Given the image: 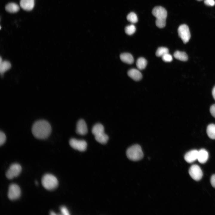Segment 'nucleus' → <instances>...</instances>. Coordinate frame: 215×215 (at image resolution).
Segmentation results:
<instances>
[{"mask_svg": "<svg viewBox=\"0 0 215 215\" xmlns=\"http://www.w3.org/2000/svg\"><path fill=\"white\" fill-rule=\"evenodd\" d=\"M206 132L208 137L212 139H215V125H209L207 128Z\"/></svg>", "mask_w": 215, "mask_h": 215, "instance_id": "obj_20", "label": "nucleus"}, {"mask_svg": "<svg viewBox=\"0 0 215 215\" xmlns=\"http://www.w3.org/2000/svg\"><path fill=\"white\" fill-rule=\"evenodd\" d=\"M20 4L24 10L30 11L33 8L34 6V0H20Z\"/></svg>", "mask_w": 215, "mask_h": 215, "instance_id": "obj_13", "label": "nucleus"}, {"mask_svg": "<svg viewBox=\"0 0 215 215\" xmlns=\"http://www.w3.org/2000/svg\"><path fill=\"white\" fill-rule=\"evenodd\" d=\"M5 9L9 12L14 13L17 12L19 10V7L18 4L15 3H10L5 6Z\"/></svg>", "mask_w": 215, "mask_h": 215, "instance_id": "obj_17", "label": "nucleus"}, {"mask_svg": "<svg viewBox=\"0 0 215 215\" xmlns=\"http://www.w3.org/2000/svg\"><path fill=\"white\" fill-rule=\"evenodd\" d=\"M197 0V1H202V0Z\"/></svg>", "mask_w": 215, "mask_h": 215, "instance_id": "obj_34", "label": "nucleus"}, {"mask_svg": "<svg viewBox=\"0 0 215 215\" xmlns=\"http://www.w3.org/2000/svg\"><path fill=\"white\" fill-rule=\"evenodd\" d=\"M198 151L196 150H191L185 155V160L188 163H191L197 159Z\"/></svg>", "mask_w": 215, "mask_h": 215, "instance_id": "obj_12", "label": "nucleus"}, {"mask_svg": "<svg viewBox=\"0 0 215 215\" xmlns=\"http://www.w3.org/2000/svg\"><path fill=\"white\" fill-rule=\"evenodd\" d=\"M211 183L212 186L215 188V174L211 176Z\"/></svg>", "mask_w": 215, "mask_h": 215, "instance_id": "obj_30", "label": "nucleus"}, {"mask_svg": "<svg viewBox=\"0 0 215 215\" xmlns=\"http://www.w3.org/2000/svg\"><path fill=\"white\" fill-rule=\"evenodd\" d=\"M6 139L5 134L3 132H0V145L1 146L4 144Z\"/></svg>", "mask_w": 215, "mask_h": 215, "instance_id": "obj_26", "label": "nucleus"}, {"mask_svg": "<svg viewBox=\"0 0 215 215\" xmlns=\"http://www.w3.org/2000/svg\"><path fill=\"white\" fill-rule=\"evenodd\" d=\"M162 57V60L166 62H171L172 60L173 59L172 56L168 53L165 54Z\"/></svg>", "mask_w": 215, "mask_h": 215, "instance_id": "obj_25", "label": "nucleus"}, {"mask_svg": "<svg viewBox=\"0 0 215 215\" xmlns=\"http://www.w3.org/2000/svg\"><path fill=\"white\" fill-rule=\"evenodd\" d=\"M178 32L179 36L183 43L188 42L191 38V34L188 26L185 24L180 25L178 28Z\"/></svg>", "mask_w": 215, "mask_h": 215, "instance_id": "obj_7", "label": "nucleus"}, {"mask_svg": "<svg viewBox=\"0 0 215 215\" xmlns=\"http://www.w3.org/2000/svg\"><path fill=\"white\" fill-rule=\"evenodd\" d=\"M0 71L1 73H3L9 69L11 67L10 63L6 61H2L0 59Z\"/></svg>", "mask_w": 215, "mask_h": 215, "instance_id": "obj_19", "label": "nucleus"}, {"mask_svg": "<svg viewBox=\"0 0 215 215\" xmlns=\"http://www.w3.org/2000/svg\"><path fill=\"white\" fill-rule=\"evenodd\" d=\"M212 94L213 97L215 100V86L213 88L212 91Z\"/></svg>", "mask_w": 215, "mask_h": 215, "instance_id": "obj_31", "label": "nucleus"}, {"mask_svg": "<svg viewBox=\"0 0 215 215\" xmlns=\"http://www.w3.org/2000/svg\"><path fill=\"white\" fill-rule=\"evenodd\" d=\"M92 132L94 135L96 140L99 143L105 144L108 141V136L104 133L103 125L100 123L95 125L92 128Z\"/></svg>", "mask_w": 215, "mask_h": 215, "instance_id": "obj_3", "label": "nucleus"}, {"mask_svg": "<svg viewBox=\"0 0 215 215\" xmlns=\"http://www.w3.org/2000/svg\"><path fill=\"white\" fill-rule=\"evenodd\" d=\"M21 166L19 164L15 163L12 164L7 171L6 177L9 179H12L18 176L22 171Z\"/></svg>", "mask_w": 215, "mask_h": 215, "instance_id": "obj_6", "label": "nucleus"}, {"mask_svg": "<svg viewBox=\"0 0 215 215\" xmlns=\"http://www.w3.org/2000/svg\"><path fill=\"white\" fill-rule=\"evenodd\" d=\"M168 49L166 47H159L157 50L156 55L157 57H162L165 54L168 53Z\"/></svg>", "mask_w": 215, "mask_h": 215, "instance_id": "obj_22", "label": "nucleus"}, {"mask_svg": "<svg viewBox=\"0 0 215 215\" xmlns=\"http://www.w3.org/2000/svg\"><path fill=\"white\" fill-rule=\"evenodd\" d=\"M69 143L70 146L75 150L84 151L86 149L87 143L84 140L72 138L70 139Z\"/></svg>", "mask_w": 215, "mask_h": 215, "instance_id": "obj_9", "label": "nucleus"}, {"mask_svg": "<svg viewBox=\"0 0 215 215\" xmlns=\"http://www.w3.org/2000/svg\"><path fill=\"white\" fill-rule=\"evenodd\" d=\"M43 186L46 189L51 190L56 188L58 185L57 178L53 175L47 173L43 176L42 179Z\"/></svg>", "mask_w": 215, "mask_h": 215, "instance_id": "obj_5", "label": "nucleus"}, {"mask_svg": "<svg viewBox=\"0 0 215 215\" xmlns=\"http://www.w3.org/2000/svg\"><path fill=\"white\" fill-rule=\"evenodd\" d=\"M204 3L205 5L208 6H213L215 4L214 0H205Z\"/></svg>", "mask_w": 215, "mask_h": 215, "instance_id": "obj_28", "label": "nucleus"}, {"mask_svg": "<svg viewBox=\"0 0 215 215\" xmlns=\"http://www.w3.org/2000/svg\"><path fill=\"white\" fill-rule=\"evenodd\" d=\"M51 127L47 121L41 120L36 122L32 128L33 134L36 138L43 139L47 138L50 135Z\"/></svg>", "mask_w": 215, "mask_h": 215, "instance_id": "obj_1", "label": "nucleus"}, {"mask_svg": "<svg viewBox=\"0 0 215 215\" xmlns=\"http://www.w3.org/2000/svg\"><path fill=\"white\" fill-rule=\"evenodd\" d=\"M120 58L123 62L128 64H132L134 61L133 56L130 54L128 53L121 54L120 55Z\"/></svg>", "mask_w": 215, "mask_h": 215, "instance_id": "obj_16", "label": "nucleus"}, {"mask_svg": "<svg viewBox=\"0 0 215 215\" xmlns=\"http://www.w3.org/2000/svg\"><path fill=\"white\" fill-rule=\"evenodd\" d=\"M152 13L156 18V24L159 28H162L166 25V20L167 16L165 9L161 6L155 7L152 10Z\"/></svg>", "mask_w": 215, "mask_h": 215, "instance_id": "obj_2", "label": "nucleus"}, {"mask_svg": "<svg viewBox=\"0 0 215 215\" xmlns=\"http://www.w3.org/2000/svg\"><path fill=\"white\" fill-rule=\"evenodd\" d=\"M210 111L212 116L215 118V104L211 106Z\"/></svg>", "mask_w": 215, "mask_h": 215, "instance_id": "obj_29", "label": "nucleus"}, {"mask_svg": "<svg viewBox=\"0 0 215 215\" xmlns=\"http://www.w3.org/2000/svg\"><path fill=\"white\" fill-rule=\"evenodd\" d=\"M127 19L128 21L132 23H136L138 21V18L136 15L133 12H131L128 14Z\"/></svg>", "mask_w": 215, "mask_h": 215, "instance_id": "obj_23", "label": "nucleus"}, {"mask_svg": "<svg viewBox=\"0 0 215 215\" xmlns=\"http://www.w3.org/2000/svg\"><path fill=\"white\" fill-rule=\"evenodd\" d=\"M128 74L130 77L136 81L140 80L142 77L141 72L133 68L129 70L128 72Z\"/></svg>", "mask_w": 215, "mask_h": 215, "instance_id": "obj_14", "label": "nucleus"}, {"mask_svg": "<svg viewBox=\"0 0 215 215\" xmlns=\"http://www.w3.org/2000/svg\"><path fill=\"white\" fill-rule=\"evenodd\" d=\"M60 210L62 214L64 215H70L69 212L67 208L65 206H62L60 208Z\"/></svg>", "mask_w": 215, "mask_h": 215, "instance_id": "obj_27", "label": "nucleus"}, {"mask_svg": "<svg viewBox=\"0 0 215 215\" xmlns=\"http://www.w3.org/2000/svg\"><path fill=\"white\" fill-rule=\"evenodd\" d=\"M35 182L36 185H37L38 184V182H37V181H35Z\"/></svg>", "mask_w": 215, "mask_h": 215, "instance_id": "obj_33", "label": "nucleus"}, {"mask_svg": "<svg viewBox=\"0 0 215 215\" xmlns=\"http://www.w3.org/2000/svg\"><path fill=\"white\" fill-rule=\"evenodd\" d=\"M173 56L176 59L181 61H186L188 59L187 55L184 52L176 51L174 52Z\"/></svg>", "mask_w": 215, "mask_h": 215, "instance_id": "obj_18", "label": "nucleus"}, {"mask_svg": "<svg viewBox=\"0 0 215 215\" xmlns=\"http://www.w3.org/2000/svg\"><path fill=\"white\" fill-rule=\"evenodd\" d=\"M87 132V128L85 121L82 119L79 120L76 125V133L81 135H84L86 134Z\"/></svg>", "mask_w": 215, "mask_h": 215, "instance_id": "obj_11", "label": "nucleus"}, {"mask_svg": "<svg viewBox=\"0 0 215 215\" xmlns=\"http://www.w3.org/2000/svg\"><path fill=\"white\" fill-rule=\"evenodd\" d=\"M21 191L19 187L15 184H12L8 188V197L11 200H16L20 196Z\"/></svg>", "mask_w": 215, "mask_h": 215, "instance_id": "obj_8", "label": "nucleus"}, {"mask_svg": "<svg viewBox=\"0 0 215 215\" xmlns=\"http://www.w3.org/2000/svg\"><path fill=\"white\" fill-rule=\"evenodd\" d=\"M147 61L144 58H138L136 62V66L139 70H143L145 68L147 64Z\"/></svg>", "mask_w": 215, "mask_h": 215, "instance_id": "obj_21", "label": "nucleus"}, {"mask_svg": "<svg viewBox=\"0 0 215 215\" xmlns=\"http://www.w3.org/2000/svg\"><path fill=\"white\" fill-rule=\"evenodd\" d=\"M208 157V153L206 150L202 149L198 151L197 159L200 163L204 164L207 161Z\"/></svg>", "mask_w": 215, "mask_h": 215, "instance_id": "obj_15", "label": "nucleus"}, {"mask_svg": "<svg viewBox=\"0 0 215 215\" xmlns=\"http://www.w3.org/2000/svg\"><path fill=\"white\" fill-rule=\"evenodd\" d=\"M136 28L135 26L131 24L127 26L125 28V31L128 35H131L135 32Z\"/></svg>", "mask_w": 215, "mask_h": 215, "instance_id": "obj_24", "label": "nucleus"}, {"mask_svg": "<svg viewBox=\"0 0 215 215\" xmlns=\"http://www.w3.org/2000/svg\"><path fill=\"white\" fill-rule=\"evenodd\" d=\"M126 155L130 160L137 161L143 157V153L141 146L137 144L133 145L128 148L126 151Z\"/></svg>", "mask_w": 215, "mask_h": 215, "instance_id": "obj_4", "label": "nucleus"}, {"mask_svg": "<svg viewBox=\"0 0 215 215\" xmlns=\"http://www.w3.org/2000/svg\"><path fill=\"white\" fill-rule=\"evenodd\" d=\"M50 214L51 215H56V214H55V213L53 211H51L50 212Z\"/></svg>", "mask_w": 215, "mask_h": 215, "instance_id": "obj_32", "label": "nucleus"}, {"mask_svg": "<svg viewBox=\"0 0 215 215\" xmlns=\"http://www.w3.org/2000/svg\"><path fill=\"white\" fill-rule=\"evenodd\" d=\"M189 173L191 177L196 181H199L202 177L203 173L200 167L197 165H192L190 168Z\"/></svg>", "mask_w": 215, "mask_h": 215, "instance_id": "obj_10", "label": "nucleus"}]
</instances>
